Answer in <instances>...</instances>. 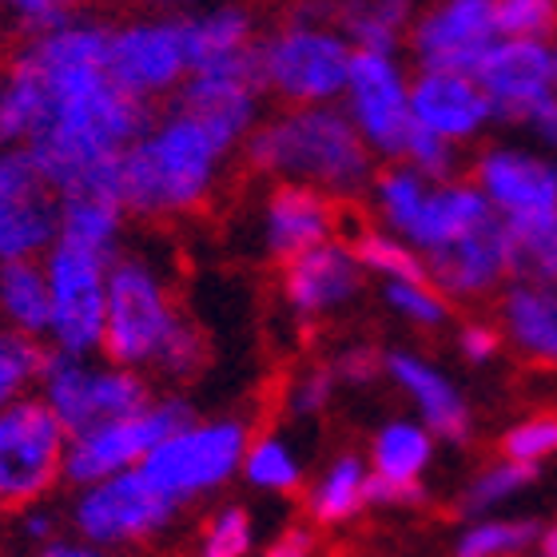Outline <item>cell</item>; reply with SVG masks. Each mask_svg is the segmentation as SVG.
Instances as JSON below:
<instances>
[{
	"instance_id": "1",
	"label": "cell",
	"mask_w": 557,
	"mask_h": 557,
	"mask_svg": "<svg viewBox=\"0 0 557 557\" xmlns=\"http://www.w3.org/2000/svg\"><path fill=\"white\" fill-rule=\"evenodd\" d=\"M16 52L33 69L45 96L40 128L24 151L60 199H116L120 156L136 144L156 112L108 81V21L81 12L57 36L16 45Z\"/></svg>"
},
{
	"instance_id": "2",
	"label": "cell",
	"mask_w": 557,
	"mask_h": 557,
	"mask_svg": "<svg viewBox=\"0 0 557 557\" xmlns=\"http://www.w3.org/2000/svg\"><path fill=\"white\" fill-rule=\"evenodd\" d=\"M100 359L168 386L196 383L208 371V335L175 299L160 259H151L139 247H124L108 271Z\"/></svg>"
},
{
	"instance_id": "3",
	"label": "cell",
	"mask_w": 557,
	"mask_h": 557,
	"mask_svg": "<svg viewBox=\"0 0 557 557\" xmlns=\"http://www.w3.org/2000/svg\"><path fill=\"white\" fill-rule=\"evenodd\" d=\"M232 151L199 120L180 108H163L120 156L116 203L128 220L172 223L203 211L215 199Z\"/></svg>"
},
{
	"instance_id": "4",
	"label": "cell",
	"mask_w": 557,
	"mask_h": 557,
	"mask_svg": "<svg viewBox=\"0 0 557 557\" xmlns=\"http://www.w3.org/2000/svg\"><path fill=\"white\" fill-rule=\"evenodd\" d=\"M239 156L271 184H302L331 199L367 196L374 180V156L338 104L278 108L259 120Z\"/></svg>"
},
{
	"instance_id": "5",
	"label": "cell",
	"mask_w": 557,
	"mask_h": 557,
	"mask_svg": "<svg viewBox=\"0 0 557 557\" xmlns=\"http://www.w3.org/2000/svg\"><path fill=\"white\" fill-rule=\"evenodd\" d=\"M355 48L338 36L319 9L290 12L287 21L259 33L256 76L263 96L283 108H331L343 100Z\"/></svg>"
},
{
	"instance_id": "6",
	"label": "cell",
	"mask_w": 557,
	"mask_h": 557,
	"mask_svg": "<svg viewBox=\"0 0 557 557\" xmlns=\"http://www.w3.org/2000/svg\"><path fill=\"white\" fill-rule=\"evenodd\" d=\"M251 442V426L239 414L191 418L187 426L156 446L148 462L139 466L151 478V486L187 510L203 498H215L223 486H232L244 470V454Z\"/></svg>"
},
{
	"instance_id": "7",
	"label": "cell",
	"mask_w": 557,
	"mask_h": 557,
	"mask_svg": "<svg viewBox=\"0 0 557 557\" xmlns=\"http://www.w3.org/2000/svg\"><path fill=\"white\" fill-rule=\"evenodd\" d=\"M180 513L184 510L163 490L151 486L144 470H132V474L104 478L96 486L72 490L64 525L76 542L112 557L124 549L156 546L163 534H172Z\"/></svg>"
},
{
	"instance_id": "8",
	"label": "cell",
	"mask_w": 557,
	"mask_h": 557,
	"mask_svg": "<svg viewBox=\"0 0 557 557\" xmlns=\"http://www.w3.org/2000/svg\"><path fill=\"white\" fill-rule=\"evenodd\" d=\"M36 398L52 410L60 426L72 434H84L92 426L128 418L144 410L156 398L151 379L136 371H124L108 359H72V355H45V371L36 383Z\"/></svg>"
},
{
	"instance_id": "9",
	"label": "cell",
	"mask_w": 557,
	"mask_h": 557,
	"mask_svg": "<svg viewBox=\"0 0 557 557\" xmlns=\"http://www.w3.org/2000/svg\"><path fill=\"white\" fill-rule=\"evenodd\" d=\"M69 430L40 398H21L0 410V513L45 506L64 486Z\"/></svg>"
},
{
	"instance_id": "10",
	"label": "cell",
	"mask_w": 557,
	"mask_h": 557,
	"mask_svg": "<svg viewBox=\"0 0 557 557\" xmlns=\"http://www.w3.org/2000/svg\"><path fill=\"white\" fill-rule=\"evenodd\" d=\"M196 418L191 403H187L180 391H168V395H156L144 410L128 418H116V422H104V426H92L84 434H72L69 438V458H64V482L72 490L96 486L104 478L132 474L148 462V454L160 446L168 434H175L180 426H187Z\"/></svg>"
},
{
	"instance_id": "11",
	"label": "cell",
	"mask_w": 557,
	"mask_h": 557,
	"mask_svg": "<svg viewBox=\"0 0 557 557\" xmlns=\"http://www.w3.org/2000/svg\"><path fill=\"white\" fill-rule=\"evenodd\" d=\"M40 263L48 278V350L72 359H96L104 347L108 271L116 259L52 244Z\"/></svg>"
},
{
	"instance_id": "12",
	"label": "cell",
	"mask_w": 557,
	"mask_h": 557,
	"mask_svg": "<svg viewBox=\"0 0 557 557\" xmlns=\"http://www.w3.org/2000/svg\"><path fill=\"white\" fill-rule=\"evenodd\" d=\"M108 81L136 104L151 108L184 88L191 76L184 45V16H128L108 21Z\"/></svg>"
},
{
	"instance_id": "13",
	"label": "cell",
	"mask_w": 557,
	"mask_h": 557,
	"mask_svg": "<svg viewBox=\"0 0 557 557\" xmlns=\"http://www.w3.org/2000/svg\"><path fill=\"white\" fill-rule=\"evenodd\" d=\"M338 108L374 160L398 163L407 156L414 139V116H410V76L398 57L355 52Z\"/></svg>"
},
{
	"instance_id": "14",
	"label": "cell",
	"mask_w": 557,
	"mask_h": 557,
	"mask_svg": "<svg viewBox=\"0 0 557 557\" xmlns=\"http://www.w3.org/2000/svg\"><path fill=\"white\" fill-rule=\"evenodd\" d=\"M470 184L498 223L557 215V160L525 144H486L470 163Z\"/></svg>"
},
{
	"instance_id": "15",
	"label": "cell",
	"mask_w": 557,
	"mask_h": 557,
	"mask_svg": "<svg viewBox=\"0 0 557 557\" xmlns=\"http://www.w3.org/2000/svg\"><path fill=\"white\" fill-rule=\"evenodd\" d=\"M60 196L28 151H0V263L45 259L57 244Z\"/></svg>"
},
{
	"instance_id": "16",
	"label": "cell",
	"mask_w": 557,
	"mask_h": 557,
	"mask_svg": "<svg viewBox=\"0 0 557 557\" xmlns=\"http://www.w3.org/2000/svg\"><path fill=\"white\" fill-rule=\"evenodd\" d=\"M498 40L494 0H442L414 12L407 33L410 57L418 72H466L474 76L490 48Z\"/></svg>"
},
{
	"instance_id": "17",
	"label": "cell",
	"mask_w": 557,
	"mask_h": 557,
	"mask_svg": "<svg viewBox=\"0 0 557 557\" xmlns=\"http://www.w3.org/2000/svg\"><path fill=\"white\" fill-rule=\"evenodd\" d=\"M367 271L350 251V244L331 239L302 256L278 263V299L299 323H323L331 314H343L362 295Z\"/></svg>"
},
{
	"instance_id": "18",
	"label": "cell",
	"mask_w": 557,
	"mask_h": 557,
	"mask_svg": "<svg viewBox=\"0 0 557 557\" xmlns=\"http://www.w3.org/2000/svg\"><path fill=\"white\" fill-rule=\"evenodd\" d=\"M172 108L199 120L235 156L263 120V88L256 76V60L232 64V69L191 72L184 88L172 96Z\"/></svg>"
},
{
	"instance_id": "19",
	"label": "cell",
	"mask_w": 557,
	"mask_h": 557,
	"mask_svg": "<svg viewBox=\"0 0 557 557\" xmlns=\"http://www.w3.org/2000/svg\"><path fill=\"white\" fill-rule=\"evenodd\" d=\"M383 371L398 386V395L410 403V410H414L410 418H418L434 434V442H446V446L470 442V434H474V407L462 395V386L454 383L438 362H430L418 350L398 347L383 355Z\"/></svg>"
},
{
	"instance_id": "20",
	"label": "cell",
	"mask_w": 557,
	"mask_h": 557,
	"mask_svg": "<svg viewBox=\"0 0 557 557\" xmlns=\"http://www.w3.org/2000/svg\"><path fill=\"white\" fill-rule=\"evenodd\" d=\"M410 116L414 132L466 148L486 136L498 120L482 84L466 72H414L410 76Z\"/></svg>"
},
{
	"instance_id": "21",
	"label": "cell",
	"mask_w": 557,
	"mask_h": 557,
	"mask_svg": "<svg viewBox=\"0 0 557 557\" xmlns=\"http://www.w3.org/2000/svg\"><path fill=\"white\" fill-rule=\"evenodd\" d=\"M338 199L302 184H271L259 199V244L271 259L287 263L338 235Z\"/></svg>"
},
{
	"instance_id": "22",
	"label": "cell",
	"mask_w": 557,
	"mask_h": 557,
	"mask_svg": "<svg viewBox=\"0 0 557 557\" xmlns=\"http://www.w3.org/2000/svg\"><path fill=\"white\" fill-rule=\"evenodd\" d=\"M494 220L498 215L490 211V203L478 196L470 180H450V184H426V191L414 199V208L403 215V223L391 235H398L418 256L430 259L446 247L462 244L466 235L490 227Z\"/></svg>"
},
{
	"instance_id": "23",
	"label": "cell",
	"mask_w": 557,
	"mask_h": 557,
	"mask_svg": "<svg viewBox=\"0 0 557 557\" xmlns=\"http://www.w3.org/2000/svg\"><path fill=\"white\" fill-rule=\"evenodd\" d=\"M486 100L494 104V120L510 124L518 112L554 96V45L542 40H494L482 64L474 69Z\"/></svg>"
},
{
	"instance_id": "24",
	"label": "cell",
	"mask_w": 557,
	"mask_h": 557,
	"mask_svg": "<svg viewBox=\"0 0 557 557\" xmlns=\"http://www.w3.org/2000/svg\"><path fill=\"white\" fill-rule=\"evenodd\" d=\"M426 278L438 287L446 302H482L510 287V263H506V232L494 220L482 232L466 235L462 244L446 247L426 259Z\"/></svg>"
},
{
	"instance_id": "25",
	"label": "cell",
	"mask_w": 557,
	"mask_h": 557,
	"mask_svg": "<svg viewBox=\"0 0 557 557\" xmlns=\"http://www.w3.org/2000/svg\"><path fill=\"white\" fill-rule=\"evenodd\" d=\"M502 343H510L530 367L557 371V287L510 283L498 299Z\"/></svg>"
},
{
	"instance_id": "26",
	"label": "cell",
	"mask_w": 557,
	"mask_h": 557,
	"mask_svg": "<svg viewBox=\"0 0 557 557\" xmlns=\"http://www.w3.org/2000/svg\"><path fill=\"white\" fill-rule=\"evenodd\" d=\"M259 24L256 16L239 4H220V9L184 12V45H187V69H232L256 60Z\"/></svg>"
},
{
	"instance_id": "27",
	"label": "cell",
	"mask_w": 557,
	"mask_h": 557,
	"mask_svg": "<svg viewBox=\"0 0 557 557\" xmlns=\"http://www.w3.org/2000/svg\"><path fill=\"white\" fill-rule=\"evenodd\" d=\"M434 450H438V442H434V434L418 418L395 414L386 418L383 426H374L362 458H367V470H371L374 482L398 490H418L426 486Z\"/></svg>"
},
{
	"instance_id": "28",
	"label": "cell",
	"mask_w": 557,
	"mask_h": 557,
	"mask_svg": "<svg viewBox=\"0 0 557 557\" xmlns=\"http://www.w3.org/2000/svg\"><path fill=\"white\" fill-rule=\"evenodd\" d=\"M371 470H367V458L355 450L335 454L331 462L311 478L307 486V498H302V510L314 525L323 530H338V525H350L362 510H371Z\"/></svg>"
},
{
	"instance_id": "29",
	"label": "cell",
	"mask_w": 557,
	"mask_h": 557,
	"mask_svg": "<svg viewBox=\"0 0 557 557\" xmlns=\"http://www.w3.org/2000/svg\"><path fill=\"white\" fill-rule=\"evenodd\" d=\"M414 9L407 0H355L338 4L331 12V24L355 52H374V57H398L407 40Z\"/></svg>"
},
{
	"instance_id": "30",
	"label": "cell",
	"mask_w": 557,
	"mask_h": 557,
	"mask_svg": "<svg viewBox=\"0 0 557 557\" xmlns=\"http://www.w3.org/2000/svg\"><path fill=\"white\" fill-rule=\"evenodd\" d=\"M128 215L112 196H69L60 199V227L57 244L81 247L92 256L116 259L124 251Z\"/></svg>"
},
{
	"instance_id": "31",
	"label": "cell",
	"mask_w": 557,
	"mask_h": 557,
	"mask_svg": "<svg viewBox=\"0 0 557 557\" xmlns=\"http://www.w3.org/2000/svg\"><path fill=\"white\" fill-rule=\"evenodd\" d=\"M0 326L45 347L48 338V278L40 259L0 263Z\"/></svg>"
},
{
	"instance_id": "32",
	"label": "cell",
	"mask_w": 557,
	"mask_h": 557,
	"mask_svg": "<svg viewBox=\"0 0 557 557\" xmlns=\"http://www.w3.org/2000/svg\"><path fill=\"white\" fill-rule=\"evenodd\" d=\"M239 478H244L251 490H259V494L287 498V494L302 490V482H307L302 450L287 438V434H283V430H263V434H251Z\"/></svg>"
},
{
	"instance_id": "33",
	"label": "cell",
	"mask_w": 557,
	"mask_h": 557,
	"mask_svg": "<svg viewBox=\"0 0 557 557\" xmlns=\"http://www.w3.org/2000/svg\"><path fill=\"white\" fill-rule=\"evenodd\" d=\"M502 232H506L510 283L557 287V215H546V220L502 223Z\"/></svg>"
},
{
	"instance_id": "34",
	"label": "cell",
	"mask_w": 557,
	"mask_h": 557,
	"mask_svg": "<svg viewBox=\"0 0 557 557\" xmlns=\"http://www.w3.org/2000/svg\"><path fill=\"white\" fill-rule=\"evenodd\" d=\"M537 482L534 466L510 462V458H494L482 470L466 478L462 490H458V513L466 522H478V518H494L502 513V506H510L513 498H522L525 490Z\"/></svg>"
},
{
	"instance_id": "35",
	"label": "cell",
	"mask_w": 557,
	"mask_h": 557,
	"mask_svg": "<svg viewBox=\"0 0 557 557\" xmlns=\"http://www.w3.org/2000/svg\"><path fill=\"white\" fill-rule=\"evenodd\" d=\"M542 525L530 518H510V513H494V518H478L466 522L454 537V557H522L525 549L537 546Z\"/></svg>"
},
{
	"instance_id": "36",
	"label": "cell",
	"mask_w": 557,
	"mask_h": 557,
	"mask_svg": "<svg viewBox=\"0 0 557 557\" xmlns=\"http://www.w3.org/2000/svg\"><path fill=\"white\" fill-rule=\"evenodd\" d=\"M350 251L359 259V268L367 275L383 278L386 283H418L426 278V259L418 256L414 247H407L398 235L383 232V227H362L355 239H350Z\"/></svg>"
},
{
	"instance_id": "37",
	"label": "cell",
	"mask_w": 557,
	"mask_h": 557,
	"mask_svg": "<svg viewBox=\"0 0 557 557\" xmlns=\"http://www.w3.org/2000/svg\"><path fill=\"white\" fill-rule=\"evenodd\" d=\"M45 355L48 347L0 326V410L36 395V383H40V371H45Z\"/></svg>"
},
{
	"instance_id": "38",
	"label": "cell",
	"mask_w": 557,
	"mask_h": 557,
	"mask_svg": "<svg viewBox=\"0 0 557 557\" xmlns=\"http://www.w3.org/2000/svg\"><path fill=\"white\" fill-rule=\"evenodd\" d=\"M196 557H256V518L247 506H220L199 530Z\"/></svg>"
},
{
	"instance_id": "39",
	"label": "cell",
	"mask_w": 557,
	"mask_h": 557,
	"mask_svg": "<svg viewBox=\"0 0 557 557\" xmlns=\"http://www.w3.org/2000/svg\"><path fill=\"white\" fill-rule=\"evenodd\" d=\"M383 302L395 319H403L407 326H418V331H438V326L450 323V302L442 299L438 287L430 278H418V283H386Z\"/></svg>"
},
{
	"instance_id": "40",
	"label": "cell",
	"mask_w": 557,
	"mask_h": 557,
	"mask_svg": "<svg viewBox=\"0 0 557 557\" xmlns=\"http://www.w3.org/2000/svg\"><path fill=\"white\" fill-rule=\"evenodd\" d=\"M494 28L498 40H557V4L554 0H494Z\"/></svg>"
},
{
	"instance_id": "41",
	"label": "cell",
	"mask_w": 557,
	"mask_h": 557,
	"mask_svg": "<svg viewBox=\"0 0 557 557\" xmlns=\"http://www.w3.org/2000/svg\"><path fill=\"white\" fill-rule=\"evenodd\" d=\"M557 454V410H537V414L518 418L502 434V458L522 466H542Z\"/></svg>"
},
{
	"instance_id": "42",
	"label": "cell",
	"mask_w": 557,
	"mask_h": 557,
	"mask_svg": "<svg viewBox=\"0 0 557 557\" xmlns=\"http://www.w3.org/2000/svg\"><path fill=\"white\" fill-rule=\"evenodd\" d=\"M81 12L72 4H60V0H12L4 9V24L12 28L16 45H36V40H48L57 36L60 28H69Z\"/></svg>"
},
{
	"instance_id": "43",
	"label": "cell",
	"mask_w": 557,
	"mask_h": 557,
	"mask_svg": "<svg viewBox=\"0 0 557 557\" xmlns=\"http://www.w3.org/2000/svg\"><path fill=\"white\" fill-rule=\"evenodd\" d=\"M335 395H338V383H335V374H331V367H326V362H311V367H302V371L283 386V410H287L290 418L307 422V418L326 414L331 403H335Z\"/></svg>"
},
{
	"instance_id": "44",
	"label": "cell",
	"mask_w": 557,
	"mask_h": 557,
	"mask_svg": "<svg viewBox=\"0 0 557 557\" xmlns=\"http://www.w3.org/2000/svg\"><path fill=\"white\" fill-rule=\"evenodd\" d=\"M398 163H407L410 172L422 175L426 184H450V180H458V168H462V148L426 136V132H414L407 156Z\"/></svg>"
},
{
	"instance_id": "45",
	"label": "cell",
	"mask_w": 557,
	"mask_h": 557,
	"mask_svg": "<svg viewBox=\"0 0 557 557\" xmlns=\"http://www.w3.org/2000/svg\"><path fill=\"white\" fill-rule=\"evenodd\" d=\"M331 374H335L338 386H347V391H367L371 383L383 379V350L374 347V343H343V347L326 359Z\"/></svg>"
},
{
	"instance_id": "46",
	"label": "cell",
	"mask_w": 557,
	"mask_h": 557,
	"mask_svg": "<svg viewBox=\"0 0 557 557\" xmlns=\"http://www.w3.org/2000/svg\"><path fill=\"white\" fill-rule=\"evenodd\" d=\"M64 513L60 510H52V506H28V510H21V513H12L9 518V534H12V542L24 549V554H36V549H45V546H52L57 537H64Z\"/></svg>"
},
{
	"instance_id": "47",
	"label": "cell",
	"mask_w": 557,
	"mask_h": 557,
	"mask_svg": "<svg viewBox=\"0 0 557 557\" xmlns=\"http://www.w3.org/2000/svg\"><path fill=\"white\" fill-rule=\"evenodd\" d=\"M454 347L470 367H490L506 343H502V331L494 319H462L458 331H454Z\"/></svg>"
},
{
	"instance_id": "48",
	"label": "cell",
	"mask_w": 557,
	"mask_h": 557,
	"mask_svg": "<svg viewBox=\"0 0 557 557\" xmlns=\"http://www.w3.org/2000/svg\"><path fill=\"white\" fill-rule=\"evenodd\" d=\"M510 128L525 132V136L534 139L537 151H549V156H554L557 151V96H546V100L530 104L525 112H518V116L510 120Z\"/></svg>"
},
{
	"instance_id": "49",
	"label": "cell",
	"mask_w": 557,
	"mask_h": 557,
	"mask_svg": "<svg viewBox=\"0 0 557 557\" xmlns=\"http://www.w3.org/2000/svg\"><path fill=\"white\" fill-rule=\"evenodd\" d=\"M319 549V537H314L311 525H287L271 537L268 546L256 549V557H314Z\"/></svg>"
},
{
	"instance_id": "50",
	"label": "cell",
	"mask_w": 557,
	"mask_h": 557,
	"mask_svg": "<svg viewBox=\"0 0 557 557\" xmlns=\"http://www.w3.org/2000/svg\"><path fill=\"white\" fill-rule=\"evenodd\" d=\"M28 557H108V554H100V549L84 546V542H76L72 534H64V537H57L52 546L36 549V554H28Z\"/></svg>"
},
{
	"instance_id": "51",
	"label": "cell",
	"mask_w": 557,
	"mask_h": 557,
	"mask_svg": "<svg viewBox=\"0 0 557 557\" xmlns=\"http://www.w3.org/2000/svg\"><path fill=\"white\" fill-rule=\"evenodd\" d=\"M537 549H546V554H557V518L549 525H542V534H537Z\"/></svg>"
},
{
	"instance_id": "52",
	"label": "cell",
	"mask_w": 557,
	"mask_h": 557,
	"mask_svg": "<svg viewBox=\"0 0 557 557\" xmlns=\"http://www.w3.org/2000/svg\"><path fill=\"white\" fill-rule=\"evenodd\" d=\"M549 84H554V96H557V45H554V81Z\"/></svg>"
},
{
	"instance_id": "53",
	"label": "cell",
	"mask_w": 557,
	"mask_h": 557,
	"mask_svg": "<svg viewBox=\"0 0 557 557\" xmlns=\"http://www.w3.org/2000/svg\"><path fill=\"white\" fill-rule=\"evenodd\" d=\"M530 557H557V554H546V549H537V554H530Z\"/></svg>"
}]
</instances>
